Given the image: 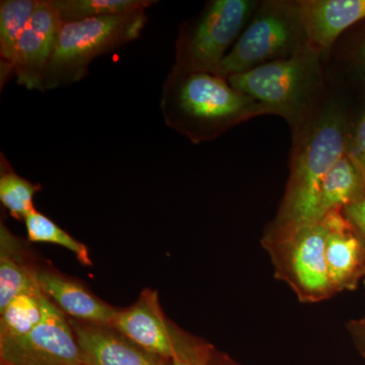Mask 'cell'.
<instances>
[{
    "label": "cell",
    "mask_w": 365,
    "mask_h": 365,
    "mask_svg": "<svg viewBox=\"0 0 365 365\" xmlns=\"http://www.w3.org/2000/svg\"><path fill=\"white\" fill-rule=\"evenodd\" d=\"M39 325L21 337L0 340L1 365H88L69 319L46 295Z\"/></svg>",
    "instance_id": "obj_7"
},
{
    "label": "cell",
    "mask_w": 365,
    "mask_h": 365,
    "mask_svg": "<svg viewBox=\"0 0 365 365\" xmlns=\"http://www.w3.org/2000/svg\"><path fill=\"white\" fill-rule=\"evenodd\" d=\"M39 184H34L14 172L4 153H0V201L16 220H25L35 211L33 199L39 192Z\"/></svg>",
    "instance_id": "obj_20"
},
{
    "label": "cell",
    "mask_w": 365,
    "mask_h": 365,
    "mask_svg": "<svg viewBox=\"0 0 365 365\" xmlns=\"http://www.w3.org/2000/svg\"><path fill=\"white\" fill-rule=\"evenodd\" d=\"M146 23L148 16L143 11L62 24L46 74L45 90L78 83L88 76L93 60L139 39Z\"/></svg>",
    "instance_id": "obj_4"
},
{
    "label": "cell",
    "mask_w": 365,
    "mask_h": 365,
    "mask_svg": "<svg viewBox=\"0 0 365 365\" xmlns=\"http://www.w3.org/2000/svg\"><path fill=\"white\" fill-rule=\"evenodd\" d=\"M160 111L167 126L194 144L215 140L239 124L268 115L227 78L174 66L163 86Z\"/></svg>",
    "instance_id": "obj_2"
},
{
    "label": "cell",
    "mask_w": 365,
    "mask_h": 365,
    "mask_svg": "<svg viewBox=\"0 0 365 365\" xmlns=\"http://www.w3.org/2000/svg\"><path fill=\"white\" fill-rule=\"evenodd\" d=\"M208 365H212V361H211V359H210V361H209Z\"/></svg>",
    "instance_id": "obj_26"
},
{
    "label": "cell",
    "mask_w": 365,
    "mask_h": 365,
    "mask_svg": "<svg viewBox=\"0 0 365 365\" xmlns=\"http://www.w3.org/2000/svg\"><path fill=\"white\" fill-rule=\"evenodd\" d=\"M321 222L327 228L326 259L333 290L349 287L364 263V246L340 210L332 211Z\"/></svg>",
    "instance_id": "obj_13"
},
{
    "label": "cell",
    "mask_w": 365,
    "mask_h": 365,
    "mask_svg": "<svg viewBox=\"0 0 365 365\" xmlns=\"http://www.w3.org/2000/svg\"><path fill=\"white\" fill-rule=\"evenodd\" d=\"M39 0H2L0 2V79L1 86L14 76L16 47L32 20Z\"/></svg>",
    "instance_id": "obj_17"
},
{
    "label": "cell",
    "mask_w": 365,
    "mask_h": 365,
    "mask_svg": "<svg viewBox=\"0 0 365 365\" xmlns=\"http://www.w3.org/2000/svg\"><path fill=\"white\" fill-rule=\"evenodd\" d=\"M309 47L328 59L338 40L365 21V0H299Z\"/></svg>",
    "instance_id": "obj_10"
},
{
    "label": "cell",
    "mask_w": 365,
    "mask_h": 365,
    "mask_svg": "<svg viewBox=\"0 0 365 365\" xmlns=\"http://www.w3.org/2000/svg\"><path fill=\"white\" fill-rule=\"evenodd\" d=\"M349 109L331 90L325 102L292 133L290 178L277 227L283 237L317 223L324 180L346 155Z\"/></svg>",
    "instance_id": "obj_1"
},
{
    "label": "cell",
    "mask_w": 365,
    "mask_h": 365,
    "mask_svg": "<svg viewBox=\"0 0 365 365\" xmlns=\"http://www.w3.org/2000/svg\"><path fill=\"white\" fill-rule=\"evenodd\" d=\"M88 365H173L146 352L109 326L69 319Z\"/></svg>",
    "instance_id": "obj_12"
},
{
    "label": "cell",
    "mask_w": 365,
    "mask_h": 365,
    "mask_svg": "<svg viewBox=\"0 0 365 365\" xmlns=\"http://www.w3.org/2000/svg\"><path fill=\"white\" fill-rule=\"evenodd\" d=\"M333 58L353 78L365 83V31L349 42L338 40L329 54L328 59Z\"/></svg>",
    "instance_id": "obj_22"
},
{
    "label": "cell",
    "mask_w": 365,
    "mask_h": 365,
    "mask_svg": "<svg viewBox=\"0 0 365 365\" xmlns=\"http://www.w3.org/2000/svg\"><path fill=\"white\" fill-rule=\"evenodd\" d=\"M173 365H174V364H173Z\"/></svg>",
    "instance_id": "obj_27"
},
{
    "label": "cell",
    "mask_w": 365,
    "mask_h": 365,
    "mask_svg": "<svg viewBox=\"0 0 365 365\" xmlns=\"http://www.w3.org/2000/svg\"><path fill=\"white\" fill-rule=\"evenodd\" d=\"M346 155L351 158L365 178V101L356 111L349 110Z\"/></svg>",
    "instance_id": "obj_23"
},
{
    "label": "cell",
    "mask_w": 365,
    "mask_h": 365,
    "mask_svg": "<svg viewBox=\"0 0 365 365\" xmlns=\"http://www.w3.org/2000/svg\"><path fill=\"white\" fill-rule=\"evenodd\" d=\"M343 209L348 222L365 235V197L361 200L350 204Z\"/></svg>",
    "instance_id": "obj_24"
},
{
    "label": "cell",
    "mask_w": 365,
    "mask_h": 365,
    "mask_svg": "<svg viewBox=\"0 0 365 365\" xmlns=\"http://www.w3.org/2000/svg\"><path fill=\"white\" fill-rule=\"evenodd\" d=\"M289 264L297 287L306 297L322 299L333 287L326 259L327 228L323 222L299 228L287 235Z\"/></svg>",
    "instance_id": "obj_11"
},
{
    "label": "cell",
    "mask_w": 365,
    "mask_h": 365,
    "mask_svg": "<svg viewBox=\"0 0 365 365\" xmlns=\"http://www.w3.org/2000/svg\"><path fill=\"white\" fill-rule=\"evenodd\" d=\"M38 285L43 294L63 313L86 323L112 327L118 311L91 294L78 283L49 271H37Z\"/></svg>",
    "instance_id": "obj_14"
},
{
    "label": "cell",
    "mask_w": 365,
    "mask_h": 365,
    "mask_svg": "<svg viewBox=\"0 0 365 365\" xmlns=\"http://www.w3.org/2000/svg\"><path fill=\"white\" fill-rule=\"evenodd\" d=\"M21 242L9 228L0 225V312L16 297L39 289L36 274L21 253Z\"/></svg>",
    "instance_id": "obj_15"
},
{
    "label": "cell",
    "mask_w": 365,
    "mask_h": 365,
    "mask_svg": "<svg viewBox=\"0 0 365 365\" xmlns=\"http://www.w3.org/2000/svg\"><path fill=\"white\" fill-rule=\"evenodd\" d=\"M63 23L100 16L143 13L158 4L153 0H52Z\"/></svg>",
    "instance_id": "obj_18"
},
{
    "label": "cell",
    "mask_w": 365,
    "mask_h": 365,
    "mask_svg": "<svg viewBox=\"0 0 365 365\" xmlns=\"http://www.w3.org/2000/svg\"><path fill=\"white\" fill-rule=\"evenodd\" d=\"M62 24L52 0H39V6L16 47L14 76L19 85L28 90L46 91V74Z\"/></svg>",
    "instance_id": "obj_9"
},
{
    "label": "cell",
    "mask_w": 365,
    "mask_h": 365,
    "mask_svg": "<svg viewBox=\"0 0 365 365\" xmlns=\"http://www.w3.org/2000/svg\"><path fill=\"white\" fill-rule=\"evenodd\" d=\"M307 48L299 0L260 1L216 74L227 78L264 64L289 58Z\"/></svg>",
    "instance_id": "obj_5"
},
{
    "label": "cell",
    "mask_w": 365,
    "mask_h": 365,
    "mask_svg": "<svg viewBox=\"0 0 365 365\" xmlns=\"http://www.w3.org/2000/svg\"><path fill=\"white\" fill-rule=\"evenodd\" d=\"M41 288L16 297L0 312V340L21 337L34 330L43 318Z\"/></svg>",
    "instance_id": "obj_19"
},
{
    "label": "cell",
    "mask_w": 365,
    "mask_h": 365,
    "mask_svg": "<svg viewBox=\"0 0 365 365\" xmlns=\"http://www.w3.org/2000/svg\"><path fill=\"white\" fill-rule=\"evenodd\" d=\"M260 1L211 0L180 26L174 67L217 73L222 60L246 29Z\"/></svg>",
    "instance_id": "obj_6"
},
{
    "label": "cell",
    "mask_w": 365,
    "mask_h": 365,
    "mask_svg": "<svg viewBox=\"0 0 365 365\" xmlns=\"http://www.w3.org/2000/svg\"><path fill=\"white\" fill-rule=\"evenodd\" d=\"M227 79L268 115L283 118L292 134L314 116L332 90L327 60L311 48Z\"/></svg>",
    "instance_id": "obj_3"
},
{
    "label": "cell",
    "mask_w": 365,
    "mask_h": 365,
    "mask_svg": "<svg viewBox=\"0 0 365 365\" xmlns=\"http://www.w3.org/2000/svg\"><path fill=\"white\" fill-rule=\"evenodd\" d=\"M362 352H364V357H365V342H364V347H362Z\"/></svg>",
    "instance_id": "obj_25"
},
{
    "label": "cell",
    "mask_w": 365,
    "mask_h": 365,
    "mask_svg": "<svg viewBox=\"0 0 365 365\" xmlns=\"http://www.w3.org/2000/svg\"><path fill=\"white\" fill-rule=\"evenodd\" d=\"M26 232L31 242H48L63 247L72 252L83 265L91 266L88 250L47 216L35 210L25 218Z\"/></svg>",
    "instance_id": "obj_21"
},
{
    "label": "cell",
    "mask_w": 365,
    "mask_h": 365,
    "mask_svg": "<svg viewBox=\"0 0 365 365\" xmlns=\"http://www.w3.org/2000/svg\"><path fill=\"white\" fill-rule=\"evenodd\" d=\"M113 328L137 346L174 365H206L210 354L188 344L163 318L157 294L143 295L133 307L118 312Z\"/></svg>",
    "instance_id": "obj_8"
},
{
    "label": "cell",
    "mask_w": 365,
    "mask_h": 365,
    "mask_svg": "<svg viewBox=\"0 0 365 365\" xmlns=\"http://www.w3.org/2000/svg\"><path fill=\"white\" fill-rule=\"evenodd\" d=\"M364 197L365 178L351 158L344 155L324 180L317 210V223L332 211L341 210Z\"/></svg>",
    "instance_id": "obj_16"
}]
</instances>
